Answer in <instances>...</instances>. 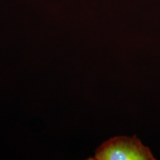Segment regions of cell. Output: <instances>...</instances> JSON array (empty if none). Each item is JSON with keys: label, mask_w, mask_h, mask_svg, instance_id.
I'll list each match as a JSON object with an SVG mask.
<instances>
[{"label": "cell", "mask_w": 160, "mask_h": 160, "mask_svg": "<svg viewBox=\"0 0 160 160\" xmlns=\"http://www.w3.org/2000/svg\"><path fill=\"white\" fill-rule=\"evenodd\" d=\"M92 160H154L151 150L133 136L116 137L102 144Z\"/></svg>", "instance_id": "obj_1"}]
</instances>
